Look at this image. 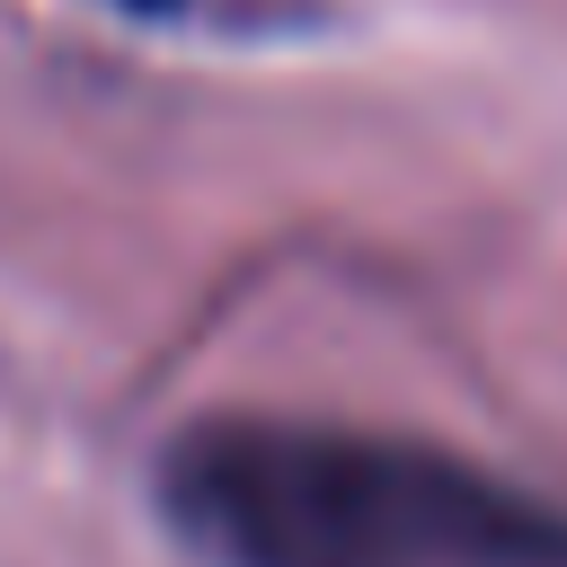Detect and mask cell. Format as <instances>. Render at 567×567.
I'll return each instance as SVG.
<instances>
[{
    "instance_id": "obj_1",
    "label": "cell",
    "mask_w": 567,
    "mask_h": 567,
    "mask_svg": "<svg viewBox=\"0 0 567 567\" xmlns=\"http://www.w3.org/2000/svg\"><path fill=\"white\" fill-rule=\"evenodd\" d=\"M159 514L204 567H567V514L470 452L328 425L204 416L159 452Z\"/></svg>"
},
{
    "instance_id": "obj_2",
    "label": "cell",
    "mask_w": 567,
    "mask_h": 567,
    "mask_svg": "<svg viewBox=\"0 0 567 567\" xmlns=\"http://www.w3.org/2000/svg\"><path fill=\"white\" fill-rule=\"evenodd\" d=\"M142 9H159V0H142Z\"/></svg>"
}]
</instances>
